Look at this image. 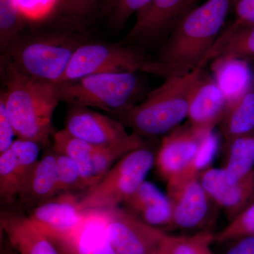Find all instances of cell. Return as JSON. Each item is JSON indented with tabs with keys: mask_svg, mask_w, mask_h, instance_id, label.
Here are the masks:
<instances>
[{
	"mask_svg": "<svg viewBox=\"0 0 254 254\" xmlns=\"http://www.w3.org/2000/svg\"><path fill=\"white\" fill-rule=\"evenodd\" d=\"M230 9L232 0H208L193 8L177 23L155 59L146 63L142 72L166 79L203 68L205 57L215 44Z\"/></svg>",
	"mask_w": 254,
	"mask_h": 254,
	"instance_id": "obj_1",
	"label": "cell"
},
{
	"mask_svg": "<svg viewBox=\"0 0 254 254\" xmlns=\"http://www.w3.org/2000/svg\"><path fill=\"white\" fill-rule=\"evenodd\" d=\"M58 21L59 24L48 29L23 31L5 50L1 63L28 77L60 83L75 51L90 40L86 29Z\"/></svg>",
	"mask_w": 254,
	"mask_h": 254,
	"instance_id": "obj_2",
	"label": "cell"
},
{
	"mask_svg": "<svg viewBox=\"0 0 254 254\" xmlns=\"http://www.w3.org/2000/svg\"><path fill=\"white\" fill-rule=\"evenodd\" d=\"M4 91L1 94L16 136L48 145L55 110L62 101L58 83L34 79L1 63Z\"/></svg>",
	"mask_w": 254,
	"mask_h": 254,
	"instance_id": "obj_3",
	"label": "cell"
},
{
	"mask_svg": "<svg viewBox=\"0 0 254 254\" xmlns=\"http://www.w3.org/2000/svg\"><path fill=\"white\" fill-rule=\"evenodd\" d=\"M203 69L166 78L141 103L112 116L142 138L166 136L187 118L192 93Z\"/></svg>",
	"mask_w": 254,
	"mask_h": 254,
	"instance_id": "obj_4",
	"label": "cell"
},
{
	"mask_svg": "<svg viewBox=\"0 0 254 254\" xmlns=\"http://www.w3.org/2000/svg\"><path fill=\"white\" fill-rule=\"evenodd\" d=\"M140 72V71H139ZM139 72L97 73L58 83L62 101L69 106L121 113L141 102L144 83Z\"/></svg>",
	"mask_w": 254,
	"mask_h": 254,
	"instance_id": "obj_5",
	"label": "cell"
},
{
	"mask_svg": "<svg viewBox=\"0 0 254 254\" xmlns=\"http://www.w3.org/2000/svg\"><path fill=\"white\" fill-rule=\"evenodd\" d=\"M155 155L145 143L127 153L96 185L81 193V208L100 210L121 206L145 181L155 165Z\"/></svg>",
	"mask_w": 254,
	"mask_h": 254,
	"instance_id": "obj_6",
	"label": "cell"
},
{
	"mask_svg": "<svg viewBox=\"0 0 254 254\" xmlns=\"http://www.w3.org/2000/svg\"><path fill=\"white\" fill-rule=\"evenodd\" d=\"M148 61L139 47L88 41L75 51L60 83L97 73L142 72Z\"/></svg>",
	"mask_w": 254,
	"mask_h": 254,
	"instance_id": "obj_7",
	"label": "cell"
},
{
	"mask_svg": "<svg viewBox=\"0 0 254 254\" xmlns=\"http://www.w3.org/2000/svg\"><path fill=\"white\" fill-rule=\"evenodd\" d=\"M64 128L78 139L105 149L128 153L144 144L142 137L128 133L116 119L86 107L70 106Z\"/></svg>",
	"mask_w": 254,
	"mask_h": 254,
	"instance_id": "obj_8",
	"label": "cell"
},
{
	"mask_svg": "<svg viewBox=\"0 0 254 254\" xmlns=\"http://www.w3.org/2000/svg\"><path fill=\"white\" fill-rule=\"evenodd\" d=\"M101 210L107 235L117 254L162 252L168 235L163 230L148 225L123 206Z\"/></svg>",
	"mask_w": 254,
	"mask_h": 254,
	"instance_id": "obj_9",
	"label": "cell"
},
{
	"mask_svg": "<svg viewBox=\"0 0 254 254\" xmlns=\"http://www.w3.org/2000/svg\"><path fill=\"white\" fill-rule=\"evenodd\" d=\"M198 0H152L136 14V21L126 36L130 45L150 46L168 36Z\"/></svg>",
	"mask_w": 254,
	"mask_h": 254,
	"instance_id": "obj_10",
	"label": "cell"
},
{
	"mask_svg": "<svg viewBox=\"0 0 254 254\" xmlns=\"http://www.w3.org/2000/svg\"><path fill=\"white\" fill-rule=\"evenodd\" d=\"M167 194L173 209L171 228L203 230L210 222L214 202L199 177L167 184Z\"/></svg>",
	"mask_w": 254,
	"mask_h": 254,
	"instance_id": "obj_11",
	"label": "cell"
},
{
	"mask_svg": "<svg viewBox=\"0 0 254 254\" xmlns=\"http://www.w3.org/2000/svg\"><path fill=\"white\" fill-rule=\"evenodd\" d=\"M53 149L67 155L74 162L88 190L96 185L125 155L122 150L105 149L89 144L73 136L64 128L54 133Z\"/></svg>",
	"mask_w": 254,
	"mask_h": 254,
	"instance_id": "obj_12",
	"label": "cell"
},
{
	"mask_svg": "<svg viewBox=\"0 0 254 254\" xmlns=\"http://www.w3.org/2000/svg\"><path fill=\"white\" fill-rule=\"evenodd\" d=\"M208 132L187 123L163 137L155 155V166L159 175L167 182L181 175L193 161Z\"/></svg>",
	"mask_w": 254,
	"mask_h": 254,
	"instance_id": "obj_13",
	"label": "cell"
},
{
	"mask_svg": "<svg viewBox=\"0 0 254 254\" xmlns=\"http://www.w3.org/2000/svg\"><path fill=\"white\" fill-rule=\"evenodd\" d=\"M41 145L31 140L18 138L9 149L0 153L1 204L14 205L31 170L39 160Z\"/></svg>",
	"mask_w": 254,
	"mask_h": 254,
	"instance_id": "obj_14",
	"label": "cell"
},
{
	"mask_svg": "<svg viewBox=\"0 0 254 254\" xmlns=\"http://www.w3.org/2000/svg\"><path fill=\"white\" fill-rule=\"evenodd\" d=\"M0 228L17 254H63L19 207L3 206L0 212Z\"/></svg>",
	"mask_w": 254,
	"mask_h": 254,
	"instance_id": "obj_15",
	"label": "cell"
},
{
	"mask_svg": "<svg viewBox=\"0 0 254 254\" xmlns=\"http://www.w3.org/2000/svg\"><path fill=\"white\" fill-rule=\"evenodd\" d=\"M77 193H62L28 210L33 223L43 233L50 237L64 236L79 225L88 210L80 206Z\"/></svg>",
	"mask_w": 254,
	"mask_h": 254,
	"instance_id": "obj_16",
	"label": "cell"
},
{
	"mask_svg": "<svg viewBox=\"0 0 254 254\" xmlns=\"http://www.w3.org/2000/svg\"><path fill=\"white\" fill-rule=\"evenodd\" d=\"M199 180L214 203L223 209L229 222L254 203V169L234 185L227 182L223 169H207Z\"/></svg>",
	"mask_w": 254,
	"mask_h": 254,
	"instance_id": "obj_17",
	"label": "cell"
},
{
	"mask_svg": "<svg viewBox=\"0 0 254 254\" xmlns=\"http://www.w3.org/2000/svg\"><path fill=\"white\" fill-rule=\"evenodd\" d=\"M50 238L63 254H117L107 235L101 210H88L83 221L72 231Z\"/></svg>",
	"mask_w": 254,
	"mask_h": 254,
	"instance_id": "obj_18",
	"label": "cell"
},
{
	"mask_svg": "<svg viewBox=\"0 0 254 254\" xmlns=\"http://www.w3.org/2000/svg\"><path fill=\"white\" fill-rule=\"evenodd\" d=\"M227 110L226 100L218 84L203 69L190 98L187 123L200 131H213Z\"/></svg>",
	"mask_w": 254,
	"mask_h": 254,
	"instance_id": "obj_19",
	"label": "cell"
},
{
	"mask_svg": "<svg viewBox=\"0 0 254 254\" xmlns=\"http://www.w3.org/2000/svg\"><path fill=\"white\" fill-rule=\"evenodd\" d=\"M60 194L57 173L56 153L48 150L41 157L23 183L18 199L28 210Z\"/></svg>",
	"mask_w": 254,
	"mask_h": 254,
	"instance_id": "obj_20",
	"label": "cell"
},
{
	"mask_svg": "<svg viewBox=\"0 0 254 254\" xmlns=\"http://www.w3.org/2000/svg\"><path fill=\"white\" fill-rule=\"evenodd\" d=\"M121 206L151 226L163 230L171 225V201L168 194L151 182H143Z\"/></svg>",
	"mask_w": 254,
	"mask_h": 254,
	"instance_id": "obj_21",
	"label": "cell"
},
{
	"mask_svg": "<svg viewBox=\"0 0 254 254\" xmlns=\"http://www.w3.org/2000/svg\"><path fill=\"white\" fill-rule=\"evenodd\" d=\"M210 63L213 77L226 100L227 109L254 88V74L250 62L218 59Z\"/></svg>",
	"mask_w": 254,
	"mask_h": 254,
	"instance_id": "obj_22",
	"label": "cell"
},
{
	"mask_svg": "<svg viewBox=\"0 0 254 254\" xmlns=\"http://www.w3.org/2000/svg\"><path fill=\"white\" fill-rule=\"evenodd\" d=\"M218 59L254 61V25L234 21L222 32L205 57L203 67Z\"/></svg>",
	"mask_w": 254,
	"mask_h": 254,
	"instance_id": "obj_23",
	"label": "cell"
},
{
	"mask_svg": "<svg viewBox=\"0 0 254 254\" xmlns=\"http://www.w3.org/2000/svg\"><path fill=\"white\" fill-rule=\"evenodd\" d=\"M223 170L227 182L234 185L247 176L254 167V131L225 141Z\"/></svg>",
	"mask_w": 254,
	"mask_h": 254,
	"instance_id": "obj_24",
	"label": "cell"
},
{
	"mask_svg": "<svg viewBox=\"0 0 254 254\" xmlns=\"http://www.w3.org/2000/svg\"><path fill=\"white\" fill-rule=\"evenodd\" d=\"M220 125L225 141L254 131V88L227 109Z\"/></svg>",
	"mask_w": 254,
	"mask_h": 254,
	"instance_id": "obj_25",
	"label": "cell"
},
{
	"mask_svg": "<svg viewBox=\"0 0 254 254\" xmlns=\"http://www.w3.org/2000/svg\"><path fill=\"white\" fill-rule=\"evenodd\" d=\"M103 0H58L56 14L59 20L86 29L93 17L103 11Z\"/></svg>",
	"mask_w": 254,
	"mask_h": 254,
	"instance_id": "obj_26",
	"label": "cell"
},
{
	"mask_svg": "<svg viewBox=\"0 0 254 254\" xmlns=\"http://www.w3.org/2000/svg\"><path fill=\"white\" fill-rule=\"evenodd\" d=\"M215 242L213 232L205 230L190 236L167 235L164 242L165 254H213L210 245Z\"/></svg>",
	"mask_w": 254,
	"mask_h": 254,
	"instance_id": "obj_27",
	"label": "cell"
},
{
	"mask_svg": "<svg viewBox=\"0 0 254 254\" xmlns=\"http://www.w3.org/2000/svg\"><path fill=\"white\" fill-rule=\"evenodd\" d=\"M26 21L18 11L16 0H0V46L4 53L10 43L25 31Z\"/></svg>",
	"mask_w": 254,
	"mask_h": 254,
	"instance_id": "obj_28",
	"label": "cell"
},
{
	"mask_svg": "<svg viewBox=\"0 0 254 254\" xmlns=\"http://www.w3.org/2000/svg\"><path fill=\"white\" fill-rule=\"evenodd\" d=\"M219 137L214 131H209L202 140L198 152L189 168L177 178L167 183L186 181L199 177L200 174L209 168L219 149Z\"/></svg>",
	"mask_w": 254,
	"mask_h": 254,
	"instance_id": "obj_29",
	"label": "cell"
},
{
	"mask_svg": "<svg viewBox=\"0 0 254 254\" xmlns=\"http://www.w3.org/2000/svg\"><path fill=\"white\" fill-rule=\"evenodd\" d=\"M55 153L60 193H77V192H80L81 194L84 193L88 188L82 178L77 165L67 155L56 151Z\"/></svg>",
	"mask_w": 254,
	"mask_h": 254,
	"instance_id": "obj_30",
	"label": "cell"
},
{
	"mask_svg": "<svg viewBox=\"0 0 254 254\" xmlns=\"http://www.w3.org/2000/svg\"><path fill=\"white\" fill-rule=\"evenodd\" d=\"M152 0H103V11L108 15L110 26L123 30L133 14H136Z\"/></svg>",
	"mask_w": 254,
	"mask_h": 254,
	"instance_id": "obj_31",
	"label": "cell"
},
{
	"mask_svg": "<svg viewBox=\"0 0 254 254\" xmlns=\"http://www.w3.org/2000/svg\"><path fill=\"white\" fill-rule=\"evenodd\" d=\"M250 236H254V203L229 222L223 230L215 235V242L225 243Z\"/></svg>",
	"mask_w": 254,
	"mask_h": 254,
	"instance_id": "obj_32",
	"label": "cell"
},
{
	"mask_svg": "<svg viewBox=\"0 0 254 254\" xmlns=\"http://www.w3.org/2000/svg\"><path fill=\"white\" fill-rule=\"evenodd\" d=\"M18 11L26 22L39 23L56 14L58 0H16Z\"/></svg>",
	"mask_w": 254,
	"mask_h": 254,
	"instance_id": "obj_33",
	"label": "cell"
},
{
	"mask_svg": "<svg viewBox=\"0 0 254 254\" xmlns=\"http://www.w3.org/2000/svg\"><path fill=\"white\" fill-rule=\"evenodd\" d=\"M16 136L4 101L0 98V153L9 149Z\"/></svg>",
	"mask_w": 254,
	"mask_h": 254,
	"instance_id": "obj_34",
	"label": "cell"
},
{
	"mask_svg": "<svg viewBox=\"0 0 254 254\" xmlns=\"http://www.w3.org/2000/svg\"><path fill=\"white\" fill-rule=\"evenodd\" d=\"M237 22L254 25V0H232Z\"/></svg>",
	"mask_w": 254,
	"mask_h": 254,
	"instance_id": "obj_35",
	"label": "cell"
},
{
	"mask_svg": "<svg viewBox=\"0 0 254 254\" xmlns=\"http://www.w3.org/2000/svg\"><path fill=\"white\" fill-rule=\"evenodd\" d=\"M232 242L233 244L225 254H254V236L242 237Z\"/></svg>",
	"mask_w": 254,
	"mask_h": 254,
	"instance_id": "obj_36",
	"label": "cell"
},
{
	"mask_svg": "<svg viewBox=\"0 0 254 254\" xmlns=\"http://www.w3.org/2000/svg\"><path fill=\"white\" fill-rule=\"evenodd\" d=\"M0 254H17L13 247L8 242L6 237L1 233V247H0Z\"/></svg>",
	"mask_w": 254,
	"mask_h": 254,
	"instance_id": "obj_37",
	"label": "cell"
},
{
	"mask_svg": "<svg viewBox=\"0 0 254 254\" xmlns=\"http://www.w3.org/2000/svg\"><path fill=\"white\" fill-rule=\"evenodd\" d=\"M158 254H164L163 252V251H162V252H160V253Z\"/></svg>",
	"mask_w": 254,
	"mask_h": 254,
	"instance_id": "obj_38",
	"label": "cell"
}]
</instances>
